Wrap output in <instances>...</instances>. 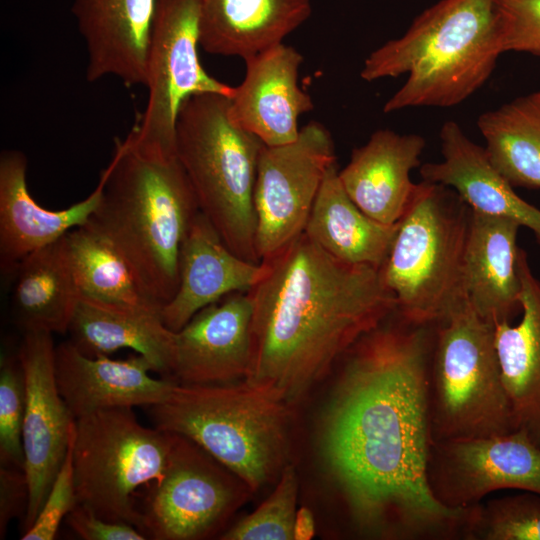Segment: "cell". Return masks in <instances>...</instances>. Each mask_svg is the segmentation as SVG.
Returning <instances> with one entry per match:
<instances>
[{
    "mask_svg": "<svg viewBox=\"0 0 540 540\" xmlns=\"http://www.w3.org/2000/svg\"><path fill=\"white\" fill-rule=\"evenodd\" d=\"M391 316L344 354L322 421V454L361 534L465 539L474 505L447 507L428 482L435 325Z\"/></svg>",
    "mask_w": 540,
    "mask_h": 540,
    "instance_id": "1",
    "label": "cell"
},
{
    "mask_svg": "<svg viewBox=\"0 0 540 540\" xmlns=\"http://www.w3.org/2000/svg\"><path fill=\"white\" fill-rule=\"evenodd\" d=\"M250 290L251 359L244 380L292 406L349 348L397 309L380 268L339 260L305 233L274 256Z\"/></svg>",
    "mask_w": 540,
    "mask_h": 540,
    "instance_id": "2",
    "label": "cell"
},
{
    "mask_svg": "<svg viewBox=\"0 0 540 540\" xmlns=\"http://www.w3.org/2000/svg\"><path fill=\"white\" fill-rule=\"evenodd\" d=\"M102 193L85 225L127 259L161 307L178 287L179 255L199 205L176 153L140 141L132 131L114 141L101 171Z\"/></svg>",
    "mask_w": 540,
    "mask_h": 540,
    "instance_id": "3",
    "label": "cell"
},
{
    "mask_svg": "<svg viewBox=\"0 0 540 540\" xmlns=\"http://www.w3.org/2000/svg\"><path fill=\"white\" fill-rule=\"evenodd\" d=\"M502 54L495 0H440L400 37L372 51L360 77L372 82L407 75L384 113L412 107L449 108L478 91Z\"/></svg>",
    "mask_w": 540,
    "mask_h": 540,
    "instance_id": "4",
    "label": "cell"
},
{
    "mask_svg": "<svg viewBox=\"0 0 540 540\" xmlns=\"http://www.w3.org/2000/svg\"><path fill=\"white\" fill-rule=\"evenodd\" d=\"M146 408L154 427L192 440L252 491L286 466L292 405L270 387L176 382L163 402Z\"/></svg>",
    "mask_w": 540,
    "mask_h": 540,
    "instance_id": "5",
    "label": "cell"
},
{
    "mask_svg": "<svg viewBox=\"0 0 540 540\" xmlns=\"http://www.w3.org/2000/svg\"><path fill=\"white\" fill-rule=\"evenodd\" d=\"M470 216L451 188L416 183L380 268L404 320L436 325L467 302L463 263Z\"/></svg>",
    "mask_w": 540,
    "mask_h": 540,
    "instance_id": "6",
    "label": "cell"
},
{
    "mask_svg": "<svg viewBox=\"0 0 540 540\" xmlns=\"http://www.w3.org/2000/svg\"><path fill=\"white\" fill-rule=\"evenodd\" d=\"M230 98L191 96L178 112L176 154L200 211L238 256L261 262L256 250L253 193L264 143L229 116Z\"/></svg>",
    "mask_w": 540,
    "mask_h": 540,
    "instance_id": "7",
    "label": "cell"
},
{
    "mask_svg": "<svg viewBox=\"0 0 540 540\" xmlns=\"http://www.w3.org/2000/svg\"><path fill=\"white\" fill-rule=\"evenodd\" d=\"M428 393L432 441L515 431L495 326L468 301L435 325Z\"/></svg>",
    "mask_w": 540,
    "mask_h": 540,
    "instance_id": "8",
    "label": "cell"
},
{
    "mask_svg": "<svg viewBox=\"0 0 540 540\" xmlns=\"http://www.w3.org/2000/svg\"><path fill=\"white\" fill-rule=\"evenodd\" d=\"M132 408L102 409L76 419L73 471L78 504L141 531L134 495L162 478L172 433L141 425Z\"/></svg>",
    "mask_w": 540,
    "mask_h": 540,
    "instance_id": "9",
    "label": "cell"
},
{
    "mask_svg": "<svg viewBox=\"0 0 540 540\" xmlns=\"http://www.w3.org/2000/svg\"><path fill=\"white\" fill-rule=\"evenodd\" d=\"M200 17L201 0L155 1L147 103L131 131L140 141L169 152L176 153V121L184 101L203 93L234 95L233 86L215 79L200 63Z\"/></svg>",
    "mask_w": 540,
    "mask_h": 540,
    "instance_id": "10",
    "label": "cell"
},
{
    "mask_svg": "<svg viewBox=\"0 0 540 540\" xmlns=\"http://www.w3.org/2000/svg\"><path fill=\"white\" fill-rule=\"evenodd\" d=\"M334 164V140L317 121L300 128L290 143L264 144L253 193L256 250L261 261L304 233L323 180Z\"/></svg>",
    "mask_w": 540,
    "mask_h": 540,
    "instance_id": "11",
    "label": "cell"
},
{
    "mask_svg": "<svg viewBox=\"0 0 540 540\" xmlns=\"http://www.w3.org/2000/svg\"><path fill=\"white\" fill-rule=\"evenodd\" d=\"M222 466L192 440L172 433L165 472L152 485L141 512L144 536L194 540L216 532L237 501L234 484Z\"/></svg>",
    "mask_w": 540,
    "mask_h": 540,
    "instance_id": "12",
    "label": "cell"
},
{
    "mask_svg": "<svg viewBox=\"0 0 540 540\" xmlns=\"http://www.w3.org/2000/svg\"><path fill=\"white\" fill-rule=\"evenodd\" d=\"M427 474L434 497L450 508L476 505L501 489L540 494V447L517 430L432 441Z\"/></svg>",
    "mask_w": 540,
    "mask_h": 540,
    "instance_id": "13",
    "label": "cell"
},
{
    "mask_svg": "<svg viewBox=\"0 0 540 540\" xmlns=\"http://www.w3.org/2000/svg\"><path fill=\"white\" fill-rule=\"evenodd\" d=\"M52 334L24 332L18 350L26 386L22 428L29 503L22 534L35 521L68 452L76 419L62 398L55 376Z\"/></svg>",
    "mask_w": 540,
    "mask_h": 540,
    "instance_id": "14",
    "label": "cell"
},
{
    "mask_svg": "<svg viewBox=\"0 0 540 540\" xmlns=\"http://www.w3.org/2000/svg\"><path fill=\"white\" fill-rule=\"evenodd\" d=\"M249 292L230 293L198 311L175 332L170 378L183 384L244 380L251 359Z\"/></svg>",
    "mask_w": 540,
    "mask_h": 540,
    "instance_id": "15",
    "label": "cell"
},
{
    "mask_svg": "<svg viewBox=\"0 0 540 540\" xmlns=\"http://www.w3.org/2000/svg\"><path fill=\"white\" fill-rule=\"evenodd\" d=\"M244 61V79L229 101L231 120L267 146L294 141L299 116L314 108L311 96L298 85L303 56L282 42Z\"/></svg>",
    "mask_w": 540,
    "mask_h": 540,
    "instance_id": "16",
    "label": "cell"
},
{
    "mask_svg": "<svg viewBox=\"0 0 540 540\" xmlns=\"http://www.w3.org/2000/svg\"><path fill=\"white\" fill-rule=\"evenodd\" d=\"M155 369L137 354L123 360L89 357L69 340L55 349L59 392L75 419L114 407H150L163 402L176 381L151 376Z\"/></svg>",
    "mask_w": 540,
    "mask_h": 540,
    "instance_id": "17",
    "label": "cell"
},
{
    "mask_svg": "<svg viewBox=\"0 0 540 540\" xmlns=\"http://www.w3.org/2000/svg\"><path fill=\"white\" fill-rule=\"evenodd\" d=\"M265 271L263 261L252 262L235 254L200 211L182 243L178 287L161 309L162 320L177 332L206 306L230 293L250 291Z\"/></svg>",
    "mask_w": 540,
    "mask_h": 540,
    "instance_id": "18",
    "label": "cell"
},
{
    "mask_svg": "<svg viewBox=\"0 0 540 540\" xmlns=\"http://www.w3.org/2000/svg\"><path fill=\"white\" fill-rule=\"evenodd\" d=\"M156 0H73L72 13L86 45L89 82L106 76L146 85Z\"/></svg>",
    "mask_w": 540,
    "mask_h": 540,
    "instance_id": "19",
    "label": "cell"
},
{
    "mask_svg": "<svg viewBox=\"0 0 540 540\" xmlns=\"http://www.w3.org/2000/svg\"><path fill=\"white\" fill-rule=\"evenodd\" d=\"M27 158L18 150L0 156V269L12 274L30 253L84 225L98 206L102 183L85 199L62 210H48L30 195Z\"/></svg>",
    "mask_w": 540,
    "mask_h": 540,
    "instance_id": "20",
    "label": "cell"
},
{
    "mask_svg": "<svg viewBox=\"0 0 540 540\" xmlns=\"http://www.w3.org/2000/svg\"><path fill=\"white\" fill-rule=\"evenodd\" d=\"M439 137L442 160L421 164L422 180L451 188L472 211L528 228L540 244V209L514 191L485 148L472 141L455 121L445 122Z\"/></svg>",
    "mask_w": 540,
    "mask_h": 540,
    "instance_id": "21",
    "label": "cell"
},
{
    "mask_svg": "<svg viewBox=\"0 0 540 540\" xmlns=\"http://www.w3.org/2000/svg\"><path fill=\"white\" fill-rule=\"evenodd\" d=\"M426 140L418 134H399L390 129L372 133L353 149L347 165L338 172L352 201L368 216L395 224L402 217L416 183L411 171L420 167Z\"/></svg>",
    "mask_w": 540,
    "mask_h": 540,
    "instance_id": "22",
    "label": "cell"
},
{
    "mask_svg": "<svg viewBox=\"0 0 540 540\" xmlns=\"http://www.w3.org/2000/svg\"><path fill=\"white\" fill-rule=\"evenodd\" d=\"M509 219L471 210L463 263L465 296L486 321L510 322L522 312L517 233Z\"/></svg>",
    "mask_w": 540,
    "mask_h": 540,
    "instance_id": "23",
    "label": "cell"
},
{
    "mask_svg": "<svg viewBox=\"0 0 540 540\" xmlns=\"http://www.w3.org/2000/svg\"><path fill=\"white\" fill-rule=\"evenodd\" d=\"M522 319L516 326L495 323V346L509 399L514 430L540 447V282L519 249Z\"/></svg>",
    "mask_w": 540,
    "mask_h": 540,
    "instance_id": "24",
    "label": "cell"
},
{
    "mask_svg": "<svg viewBox=\"0 0 540 540\" xmlns=\"http://www.w3.org/2000/svg\"><path fill=\"white\" fill-rule=\"evenodd\" d=\"M69 341L89 357L109 356L130 348L144 356L155 372L172 373L175 332L164 324L161 310L103 302L81 295L72 316Z\"/></svg>",
    "mask_w": 540,
    "mask_h": 540,
    "instance_id": "25",
    "label": "cell"
},
{
    "mask_svg": "<svg viewBox=\"0 0 540 540\" xmlns=\"http://www.w3.org/2000/svg\"><path fill=\"white\" fill-rule=\"evenodd\" d=\"M311 12V0H201L200 46L245 60L282 43Z\"/></svg>",
    "mask_w": 540,
    "mask_h": 540,
    "instance_id": "26",
    "label": "cell"
},
{
    "mask_svg": "<svg viewBox=\"0 0 540 540\" xmlns=\"http://www.w3.org/2000/svg\"><path fill=\"white\" fill-rule=\"evenodd\" d=\"M15 274L12 307L24 331L66 334L81 297L65 235L24 257Z\"/></svg>",
    "mask_w": 540,
    "mask_h": 540,
    "instance_id": "27",
    "label": "cell"
},
{
    "mask_svg": "<svg viewBox=\"0 0 540 540\" xmlns=\"http://www.w3.org/2000/svg\"><path fill=\"white\" fill-rule=\"evenodd\" d=\"M338 172L337 163L327 171L304 233L339 260L381 268L397 223L384 224L364 213L345 191Z\"/></svg>",
    "mask_w": 540,
    "mask_h": 540,
    "instance_id": "28",
    "label": "cell"
},
{
    "mask_svg": "<svg viewBox=\"0 0 540 540\" xmlns=\"http://www.w3.org/2000/svg\"><path fill=\"white\" fill-rule=\"evenodd\" d=\"M477 127L489 159L513 187L540 188V90L482 113Z\"/></svg>",
    "mask_w": 540,
    "mask_h": 540,
    "instance_id": "29",
    "label": "cell"
},
{
    "mask_svg": "<svg viewBox=\"0 0 540 540\" xmlns=\"http://www.w3.org/2000/svg\"><path fill=\"white\" fill-rule=\"evenodd\" d=\"M65 239L83 296L120 305L162 309L148 295L127 259L102 234L84 224L69 231Z\"/></svg>",
    "mask_w": 540,
    "mask_h": 540,
    "instance_id": "30",
    "label": "cell"
},
{
    "mask_svg": "<svg viewBox=\"0 0 540 540\" xmlns=\"http://www.w3.org/2000/svg\"><path fill=\"white\" fill-rule=\"evenodd\" d=\"M465 540H540V494L525 491L474 505Z\"/></svg>",
    "mask_w": 540,
    "mask_h": 540,
    "instance_id": "31",
    "label": "cell"
},
{
    "mask_svg": "<svg viewBox=\"0 0 540 540\" xmlns=\"http://www.w3.org/2000/svg\"><path fill=\"white\" fill-rule=\"evenodd\" d=\"M298 481L292 465H286L272 493L251 514L221 537L224 540H292L296 517Z\"/></svg>",
    "mask_w": 540,
    "mask_h": 540,
    "instance_id": "32",
    "label": "cell"
},
{
    "mask_svg": "<svg viewBox=\"0 0 540 540\" xmlns=\"http://www.w3.org/2000/svg\"><path fill=\"white\" fill-rule=\"evenodd\" d=\"M25 378L18 355H4L0 365V465L24 469L22 428Z\"/></svg>",
    "mask_w": 540,
    "mask_h": 540,
    "instance_id": "33",
    "label": "cell"
},
{
    "mask_svg": "<svg viewBox=\"0 0 540 540\" xmlns=\"http://www.w3.org/2000/svg\"><path fill=\"white\" fill-rule=\"evenodd\" d=\"M495 17L502 53L540 57V0H495Z\"/></svg>",
    "mask_w": 540,
    "mask_h": 540,
    "instance_id": "34",
    "label": "cell"
},
{
    "mask_svg": "<svg viewBox=\"0 0 540 540\" xmlns=\"http://www.w3.org/2000/svg\"><path fill=\"white\" fill-rule=\"evenodd\" d=\"M76 423V422H75ZM73 428L65 460L31 527L22 540H53L60 523L77 504L73 471Z\"/></svg>",
    "mask_w": 540,
    "mask_h": 540,
    "instance_id": "35",
    "label": "cell"
},
{
    "mask_svg": "<svg viewBox=\"0 0 540 540\" xmlns=\"http://www.w3.org/2000/svg\"><path fill=\"white\" fill-rule=\"evenodd\" d=\"M70 529L84 540H143L135 526L103 519L86 507L76 504L65 517Z\"/></svg>",
    "mask_w": 540,
    "mask_h": 540,
    "instance_id": "36",
    "label": "cell"
},
{
    "mask_svg": "<svg viewBox=\"0 0 540 540\" xmlns=\"http://www.w3.org/2000/svg\"><path fill=\"white\" fill-rule=\"evenodd\" d=\"M29 503V486L24 469L0 465V538L6 535L9 522L25 517Z\"/></svg>",
    "mask_w": 540,
    "mask_h": 540,
    "instance_id": "37",
    "label": "cell"
},
{
    "mask_svg": "<svg viewBox=\"0 0 540 540\" xmlns=\"http://www.w3.org/2000/svg\"><path fill=\"white\" fill-rule=\"evenodd\" d=\"M315 534V522L312 512L308 508L297 511L294 522V540H310Z\"/></svg>",
    "mask_w": 540,
    "mask_h": 540,
    "instance_id": "38",
    "label": "cell"
}]
</instances>
